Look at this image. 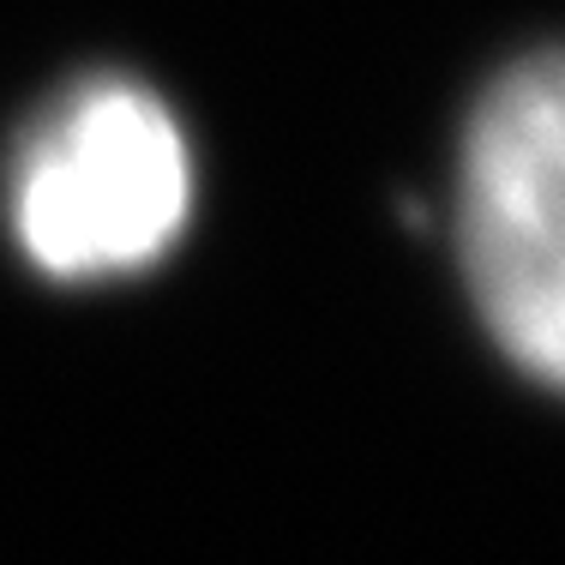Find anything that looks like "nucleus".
Instances as JSON below:
<instances>
[{
    "label": "nucleus",
    "mask_w": 565,
    "mask_h": 565,
    "mask_svg": "<svg viewBox=\"0 0 565 565\" xmlns=\"http://www.w3.org/2000/svg\"><path fill=\"white\" fill-rule=\"evenodd\" d=\"M193 205L181 127L127 78L78 85L12 169V228L36 271L61 282L151 265Z\"/></svg>",
    "instance_id": "1"
},
{
    "label": "nucleus",
    "mask_w": 565,
    "mask_h": 565,
    "mask_svg": "<svg viewBox=\"0 0 565 565\" xmlns=\"http://www.w3.org/2000/svg\"><path fill=\"white\" fill-rule=\"evenodd\" d=\"M463 271L505 355L565 392V49L511 66L469 120Z\"/></svg>",
    "instance_id": "2"
}]
</instances>
